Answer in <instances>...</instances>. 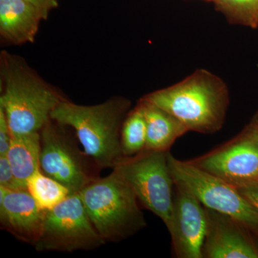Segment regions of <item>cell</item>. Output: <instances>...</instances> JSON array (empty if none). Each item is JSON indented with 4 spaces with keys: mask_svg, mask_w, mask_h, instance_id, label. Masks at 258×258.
<instances>
[{
    "mask_svg": "<svg viewBox=\"0 0 258 258\" xmlns=\"http://www.w3.org/2000/svg\"><path fill=\"white\" fill-rule=\"evenodd\" d=\"M3 110L12 136L40 132L56 107L66 99L20 56L3 51L0 57Z\"/></svg>",
    "mask_w": 258,
    "mask_h": 258,
    "instance_id": "6da1fadb",
    "label": "cell"
},
{
    "mask_svg": "<svg viewBox=\"0 0 258 258\" xmlns=\"http://www.w3.org/2000/svg\"><path fill=\"white\" fill-rule=\"evenodd\" d=\"M142 98L175 117L189 132L203 134L221 130L230 104L227 83L206 69Z\"/></svg>",
    "mask_w": 258,
    "mask_h": 258,
    "instance_id": "7a4b0ae2",
    "label": "cell"
},
{
    "mask_svg": "<svg viewBox=\"0 0 258 258\" xmlns=\"http://www.w3.org/2000/svg\"><path fill=\"white\" fill-rule=\"evenodd\" d=\"M132 102L123 96L92 106L61 102L51 118L74 130L83 152L98 170L115 167L123 157L120 132Z\"/></svg>",
    "mask_w": 258,
    "mask_h": 258,
    "instance_id": "3957f363",
    "label": "cell"
},
{
    "mask_svg": "<svg viewBox=\"0 0 258 258\" xmlns=\"http://www.w3.org/2000/svg\"><path fill=\"white\" fill-rule=\"evenodd\" d=\"M80 196L88 217L106 242H118L147 227L135 194L116 171L93 178Z\"/></svg>",
    "mask_w": 258,
    "mask_h": 258,
    "instance_id": "277c9868",
    "label": "cell"
},
{
    "mask_svg": "<svg viewBox=\"0 0 258 258\" xmlns=\"http://www.w3.org/2000/svg\"><path fill=\"white\" fill-rule=\"evenodd\" d=\"M168 152L144 150L124 157L113 168L132 189L141 205L170 227L174 202V179Z\"/></svg>",
    "mask_w": 258,
    "mask_h": 258,
    "instance_id": "5b68a950",
    "label": "cell"
},
{
    "mask_svg": "<svg viewBox=\"0 0 258 258\" xmlns=\"http://www.w3.org/2000/svg\"><path fill=\"white\" fill-rule=\"evenodd\" d=\"M168 163L174 183L189 190L205 208L234 217L258 235L257 210L236 186L169 152Z\"/></svg>",
    "mask_w": 258,
    "mask_h": 258,
    "instance_id": "8992f818",
    "label": "cell"
},
{
    "mask_svg": "<svg viewBox=\"0 0 258 258\" xmlns=\"http://www.w3.org/2000/svg\"><path fill=\"white\" fill-rule=\"evenodd\" d=\"M106 243L90 220L79 193H73L45 211L35 248L38 252H73L93 250Z\"/></svg>",
    "mask_w": 258,
    "mask_h": 258,
    "instance_id": "52a82bcc",
    "label": "cell"
},
{
    "mask_svg": "<svg viewBox=\"0 0 258 258\" xmlns=\"http://www.w3.org/2000/svg\"><path fill=\"white\" fill-rule=\"evenodd\" d=\"M67 125L52 118L40 131V169L57 180L72 193H79L96 177V168L80 149Z\"/></svg>",
    "mask_w": 258,
    "mask_h": 258,
    "instance_id": "ba28073f",
    "label": "cell"
},
{
    "mask_svg": "<svg viewBox=\"0 0 258 258\" xmlns=\"http://www.w3.org/2000/svg\"><path fill=\"white\" fill-rule=\"evenodd\" d=\"M188 161L237 188L258 183V129L250 123L228 142Z\"/></svg>",
    "mask_w": 258,
    "mask_h": 258,
    "instance_id": "9c48e42d",
    "label": "cell"
},
{
    "mask_svg": "<svg viewBox=\"0 0 258 258\" xmlns=\"http://www.w3.org/2000/svg\"><path fill=\"white\" fill-rule=\"evenodd\" d=\"M206 229L205 207L189 190L175 184L172 217L168 231L176 257L203 258Z\"/></svg>",
    "mask_w": 258,
    "mask_h": 258,
    "instance_id": "30bf717a",
    "label": "cell"
},
{
    "mask_svg": "<svg viewBox=\"0 0 258 258\" xmlns=\"http://www.w3.org/2000/svg\"><path fill=\"white\" fill-rule=\"evenodd\" d=\"M205 208L207 229L203 258H258L252 232L230 215Z\"/></svg>",
    "mask_w": 258,
    "mask_h": 258,
    "instance_id": "8fae6325",
    "label": "cell"
},
{
    "mask_svg": "<svg viewBox=\"0 0 258 258\" xmlns=\"http://www.w3.org/2000/svg\"><path fill=\"white\" fill-rule=\"evenodd\" d=\"M45 211L28 189L0 186V224L19 240L35 245L41 234Z\"/></svg>",
    "mask_w": 258,
    "mask_h": 258,
    "instance_id": "7c38bea8",
    "label": "cell"
},
{
    "mask_svg": "<svg viewBox=\"0 0 258 258\" xmlns=\"http://www.w3.org/2000/svg\"><path fill=\"white\" fill-rule=\"evenodd\" d=\"M42 20L40 12L25 0H0V35L8 43L33 42Z\"/></svg>",
    "mask_w": 258,
    "mask_h": 258,
    "instance_id": "4fadbf2b",
    "label": "cell"
},
{
    "mask_svg": "<svg viewBox=\"0 0 258 258\" xmlns=\"http://www.w3.org/2000/svg\"><path fill=\"white\" fill-rule=\"evenodd\" d=\"M147 123L145 150L168 152L176 139L189 132L180 120L167 111L141 98Z\"/></svg>",
    "mask_w": 258,
    "mask_h": 258,
    "instance_id": "5bb4252c",
    "label": "cell"
},
{
    "mask_svg": "<svg viewBox=\"0 0 258 258\" xmlns=\"http://www.w3.org/2000/svg\"><path fill=\"white\" fill-rule=\"evenodd\" d=\"M40 132L15 136L6 156L15 176L27 184V181L40 169Z\"/></svg>",
    "mask_w": 258,
    "mask_h": 258,
    "instance_id": "9a60e30c",
    "label": "cell"
},
{
    "mask_svg": "<svg viewBox=\"0 0 258 258\" xmlns=\"http://www.w3.org/2000/svg\"><path fill=\"white\" fill-rule=\"evenodd\" d=\"M27 187L38 206L44 211L53 208L73 194L58 181L44 174L41 169L35 171L29 178Z\"/></svg>",
    "mask_w": 258,
    "mask_h": 258,
    "instance_id": "2e32d148",
    "label": "cell"
},
{
    "mask_svg": "<svg viewBox=\"0 0 258 258\" xmlns=\"http://www.w3.org/2000/svg\"><path fill=\"white\" fill-rule=\"evenodd\" d=\"M147 143V123L143 109L137 103L125 117L121 132L120 146L124 157H132L145 150Z\"/></svg>",
    "mask_w": 258,
    "mask_h": 258,
    "instance_id": "e0dca14e",
    "label": "cell"
},
{
    "mask_svg": "<svg viewBox=\"0 0 258 258\" xmlns=\"http://www.w3.org/2000/svg\"><path fill=\"white\" fill-rule=\"evenodd\" d=\"M233 25L258 26V0H212Z\"/></svg>",
    "mask_w": 258,
    "mask_h": 258,
    "instance_id": "ac0fdd59",
    "label": "cell"
},
{
    "mask_svg": "<svg viewBox=\"0 0 258 258\" xmlns=\"http://www.w3.org/2000/svg\"><path fill=\"white\" fill-rule=\"evenodd\" d=\"M0 186L11 190L28 189L27 184L15 176L6 155L0 156Z\"/></svg>",
    "mask_w": 258,
    "mask_h": 258,
    "instance_id": "d6986e66",
    "label": "cell"
},
{
    "mask_svg": "<svg viewBox=\"0 0 258 258\" xmlns=\"http://www.w3.org/2000/svg\"><path fill=\"white\" fill-rule=\"evenodd\" d=\"M12 137L13 136L6 115L3 110L0 108V156L6 155L10 149Z\"/></svg>",
    "mask_w": 258,
    "mask_h": 258,
    "instance_id": "ffe728a7",
    "label": "cell"
},
{
    "mask_svg": "<svg viewBox=\"0 0 258 258\" xmlns=\"http://www.w3.org/2000/svg\"><path fill=\"white\" fill-rule=\"evenodd\" d=\"M35 6L41 13L44 20H47L51 10L57 7V0H25Z\"/></svg>",
    "mask_w": 258,
    "mask_h": 258,
    "instance_id": "44dd1931",
    "label": "cell"
},
{
    "mask_svg": "<svg viewBox=\"0 0 258 258\" xmlns=\"http://www.w3.org/2000/svg\"><path fill=\"white\" fill-rule=\"evenodd\" d=\"M237 189L258 211V183L237 187Z\"/></svg>",
    "mask_w": 258,
    "mask_h": 258,
    "instance_id": "7402d4cb",
    "label": "cell"
},
{
    "mask_svg": "<svg viewBox=\"0 0 258 258\" xmlns=\"http://www.w3.org/2000/svg\"><path fill=\"white\" fill-rule=\"evenodd\" d=\"M250 123L258 129V112L256 113V115H254Z\"/></svg>",
    "mask_w": 258,
    "mask_h": 258,
    "instance_id": "603a6c76",
    "label": "cell"
},
{
    "mask_svg": "<svg viewBox=\"0 0 258 258\" xmlns=\"http://www.w3.org/2000/svg\"><path fill=\"white\" fill-rule=\"evenodd\" d=\"M209 1H212V0H209Z\"/></svg>",
    "mask_w": 258,
    "mask_h": 258,
    "instance_id": "cb8c5ba5",
    "label": "cell"
}]
</instances>
